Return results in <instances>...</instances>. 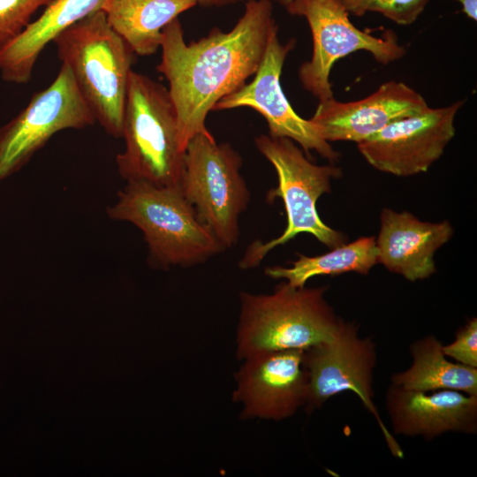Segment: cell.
I'll return each instance as SVG.
<instances>
[{"instance_id":"1","label":"cell","mask_w":477,"mask_h":477,"mask_svg":"<svg viewBox=\"0 0 477 477\" xmlns=\"http://www.w3.org/2000/svg\"><path fill=\"white\" fill-rule=\"evenodd\" d=\"M276 28L271 0H247L232 29L214 27L189 44L178 18L163 28L156 69L168 80L184 151L195 135L210 132L206 118L215 105L255 74Z\"/></svg>"},{"instance_id":"2","label":"cell","mask_w":477,"mask_h":477,"mask_svg":"<svg viewBox=\"0 0 477 477\" xmlns=\"http://www.w3.org/2000/svg\"><path fill=\"white\" fill-rule=\"evenodd\" d=\"M326 286L294 287L284 281L271 293L242 292L236 355L244 360L263 352L301 350L329 340L342 318L325 299Z\"/></svg>"},{"instance_id":"3","label":"cell","mask_w":477,"mask_h":477,"mask_svg":"<svg viewBox=\"0 0 477 477\" xmlns=\"http://www.w3.org/2000/svg\"><path fill=\"white\" fill-rule=\"evenodd\" d=\"M96 123L122 138L123 118L134 52L100 10L62 31L52 42Z\"/></svg>"},{"instance_id":"4","label":"cell","mask_w":477,"mask_h":477,"mask_svg":"<svg viewBox=\"0 0 477 477\" xmlns=\"http://www.w3.org/2000/svg\"><path fill=\"white\" fill-rule=\"evenodd\" d=\"M106 212L110 219L140 229L150 261L162 268L202 263L225 250L199 219L179 186L126 182Z\"/></svg>"},{"instance_id":"5","label":"cell","mask_w":477,"mask_h":477,"mask_svg":"<svg viewBox=\"0 0 477 477\" xmlns=\"http://www.w3.org/2000/svg\"><path fill=\"white\" fill-rule=\"evenodd\" d=\"M122 138L125 147L116 163L123 179L179 186L186 151L179 143L176 108L168 88L134 71L129 79Z\"/></svg>"},{"instance_id":"6","label":"cell","mask_w":477,"mask_h":477,"mask_svg":"<svg viewBox=\"0 0 477 477\" xmlns=\"http://www.w3.org/2000/svg\"><path fill=\"white\" fill-rule=\"evenodd\" d=\"M254 143L277 175L278 185L268 192L267 200L282 199L287 223L281 236L265 243L260 240L253 242L242 256L239 268H255L269 251L300 233L313 235L329 248L344 244L345 236L324 223L316 208L318 199L330 192L331 179L341 176V169L333 164L313 163L289 138L262 134L254 139Z\"/></svg>"},{"instance_id":"7","label":"cell","mask_w":477,"mask_h":477,"mask_svg":"<svg viewBox=\"0 0 477 477\" xmlns=\"http://www.w3.org/2000/svg\"><path fill=\"white\" fill-rule=\"evenodd\" d=\"M242 164L239 153L211 132L195 135L186 148L179 187L224 249L237 244L239 217L250 201Z\"/></svg>"},{"instance_id":"8","label":"cell","mask_w":477,"mask_h":477,"mask_svg":"<svg viewBox=\"0 0 477 477\" xmlns=\"http://www.w3.org/2000/svg\"><path fill=\"white\" fill-rule=\"evenodd\" d=\"M303 355L307 375L304 410L311 413L328 399L345 391L353 392L374 417L391 455L403 458V450L373 400L377 362L375 342L370 337H361L358 326L342 319L329 340L305 350Z\"/></svg>"},{"instance_id":"9","label":"cell","mask_w":477,"mask_h":477,"mask_svg":"<svg viewBox=\"0 0 477 477\" xmlns=\"http://www.w3.org/2000/svg\"><path fill=\"white\" fill-rule=\"evenodd\" d=\"M285 8L291 15L304 17L310 27L313 54L299 67V78L319 102L333 97L329 74L341 57L366 50L377 62L388 64L405 53L391 32L376 37L357 28L339 0H291Z\"/></svg>"},{"instance_id":"10","label":"cell","mask_w":477,"mask_h":477,"mask_svg":"<svg viewBox=\"0 0 477 477\" xmlns=\"http://www.w3.org/2000/svg\"><path fill=\"white\" fill-rule=\"evenodd\" d=\"M95 118L74 81L61 64L55 80L0 126V181L20 170L49 139L66 129H82Z\"/></svg>"},{"instance_id":"11","label":"cell","mask_w":477,"mask_h":477,"mask_svg":"<svg viewBox=\"0 0 477 477\" xmlns=\"http://www.w3.org/2000/svg\"><path fill=\"white\" fill-rule=\"evenodd\" d=\"M277 33L278 28L271 33L254 80L222 98L213 110L251 108L265 118L270 137L289 138L307 155L314 150L329 163L337 162L339 153L322 137L318 127L310 119L295 112L283 91L280 82L283 66L296 40L282 43Z\"/></svg>"},{"instance_id":"12","label":"cell","mask_w":477,"mask_h":477,"mask_svg":"<svg viewBox=\"0 0 477 477\" xmlns=\"http://www.w3.org/2000/svg\"><path fill=\"white\" fill-rule=\"evenodd\" d=\"M464 101L398 120L358 144L375 169L399 177L426 172L455 135L454 120Z\"/></svg>"},{"instance_id":"13","label":"cell","mask_w":477,"mask_h":477,"mask_svg":"<svg viewBox=\"0 0 477 477\" xmlns=\"http://www.w3.org/2000/svg\"><path fill=\"white\" fill-rule=\"evenodd\" d=\"M303 352H269L242 360L232 392L233 402L241 405V420H283L304 407L307 375Z\"/></svg>"},{"instance_id":"14","label":"cell","mask_w":477,"mask_h":477,"mask_svg":"<svg viewBox=\"0 0 477 477\" xmlns=\"http://www.w3.org/2000/svg\"><path fill=\"white\" fill-rule=\"evenodd\" d=\"M428 108L425 98L416 90L403 82L390 80L359 101L344 102L334 97L321 101L310 120L328 142L359 143L391 123L418 115Z\"/></svg>"},{"instance_id":"15","label":"cell","mask_w":477,"mask_h":477,"mask_svg":"<svg viewBox=\"0 0 477 477\" xmlns=\"http://www.w3.org/2000/svg\"><path fill=\"white\" fill-rule=\"evenodd\" d=\"M392 434L431 441L446 433H477V396L451 390L419 391L394 384L386 392Z\"/></svg>"},{"instance_id":"16","label":"cell","mask_w":477,"mask_h":477,"mask_svg":"<svg viewBox=\"0 0 477 477\" xmlns=\"http://www.w3.org/2000/svg\"><path fill=\"white\" fill-rule=\"evenodd\" d=\"M453 234L448 221L422 222L413 214L383 208L375 240L377 263L411 282L435 271L434 255Z\"/></svg>"},{"instance_id":"17","label":"cell","mask_w":477,"mask_h":477,"mask_svg":"<svg viewBox=\"0 0 477 477\" xmlns=\"http://www.w3.org/2000/svg\"><path fill=\"white\" fill-rule=\"evenodd\" d=\"M104 0H51L42 14L0 52V75L10 83L30 80L45 49L64 29L100 11Z\"/></svg>"},{"instance_id":"18","label":"cell","mask_w":477,"mask_h":477,"mask_svg":"<svg viewBox=\"0 0 477 477\" xmlns=\"http://www.w3.org/2000/svg\"><path fill=\"white\" fill-rule=\"evenodd\" d=\"M195 5L194 0H104L101 10L134 54L144 57L156 53L163 28Z\"/></svg>"},{"instance_id":"19","label":"cell","mask_w":477,"mask_h":477,"mask_svg":"<svg viewBox=\"0 0 477 477\" xmlns=\"http://www.w3.org/2000/svg\"><path fill=\"white\" fill-rule=\"evenodd\" d=\"M411 366L390 377L396 386L419 391L451 390L477 396V367L450 360L443 344L433 335L411 344Z\"/></svg>"},{"instance_id":"20","label":"cell","mask_w":477,"mask_h":477,"mask_svg":"<svg viewBox=\"0 0 477 477\" xmlns=\"http://www.w3.org/2000/svg\"><path fill=\"white\" fill-rule=\"evenodd\" d=\"M298 255L299 258L292 261L289 268H266V276L283 279L294 287H303L310 278L317 276H336L347 272L367 275L377 263V249L374 237L359 238L317 256Z\"/></svg>"},{"instance_id":"21","label":"cell","mask_w":477,"mask_h":477,"mask_svg":"<svg viewBox=\"0 0 477 477\" xmlns=\"http://www.w3.org/2000/svg\"><path fill=\"white\" fill-rule=\"evenodd\" d=\"M345 10L361 17L367 12H377L397 23L413 24L424 11L430 0H339Z\"/></svg>"},{"instance_id":"22","label":"cell","mask_w":477,"mask_h":477,"mask_svg":"<svg viewBox=\"0 0 477 477\" xmlns=\"http://www.w3.org/2000/svg\"><path fill=\"white\" fill-rule=\"evenodd\" d=\"M51 0H0V52L31 22L34 12Z\"/></svg>"},{"instance_id":"23","label":"cell","mask_w":477,"mask_h":477,"mask_svg":"<svg viewBox=\"0 0 477 477\" xmlns=\"http://www.w3.org/2000/svg\"><path fill=\"white\" fill-rule=\"evenodd\" d=\"M444 355L459 364L477 367V319L472 317L455 335L454 340L443 344Z\"/></svg>"},{"instance_id":"24","label":"cell","mask_w":477,"mask_h":477,"mask_svg":"<svg viewBox=\"0 0 477 477\" xmlns=\"http://www.w3.org/2000/svg\"><path fill=\"white\" fill-rule=\"evenodd\" d=\"M196 4L203 7H223L232 5L247 0H194Z\"/></svg>"},{"instance_id":"25","label":"cell","mask_w":477,"mask_h":477,"mask_svg":"<svg viewBox=\"0 0 477 477\" xmlns=\"http://www.w3.org/2000/svg\"><path fill=\"white\" fill-rule=\"evenodd\" d=\"M462 5V11L465 14L472 19L477 20V0H457Z\"/></svg>"},{"instance_id":"26","label":"cell","mask_w":477,"mask_h":477,"mask_svg":"<svg viewBox=\"0 0 477 477\" xmlns=\"http://www.w3.org/2000/svg\"><path fill=\"white\" fill-rule=\"evenodd\" d=\"M277 2L278 4L284 5V7L291 2V0H273Z\"/></svg>"}]
</instances>
